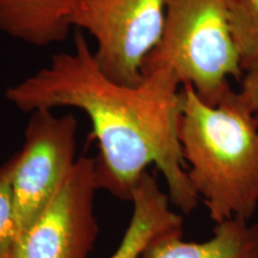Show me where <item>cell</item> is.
<instances>
[{"instance_id": "1", "label": "cell", "mask_w": 258, "mask_h": 258, "mask_svg": "<svg viewBox=\"0 0 258 258\" xmlns=\"http://www.w3.org/2000/svg\"><path fill=\"white\" fill-rule=\"evenodd\" d=\"M137 85L116 83L103 72L83 35L72 51L51 56L49 63L5 97L24 112L79 109L89 116L98 143V189L131 201L134 186L150 165L165 179L170 201L189 214L200 201L190 182L179 141L182 84L165 67L144 71Z\"/></svg>"}, {"instance_id": "2", "label": "cell", "mask_w": 258, "mask_h": 258, "mask_svg": "<svg viewBox=\"0 0 258 258\" xmlns=\"http://www.w3.org/2000/svg\"><path fill=\"white\" fill-rule=\"evenodd\" d=\"M179 141L188 177L215 224L258 208V118L239 91L209 105L182 85Z\"/></svg>"}, {"instance_id": "3", "label": "cell", "mask_w": 258, "mask_h": 258, "mask_svg": "<svg viewBox=\"0 0 258 258\" xmlns=\"http://www.w3.org/2000/svg\"><path fill=\"white\" fill-rule=\"evenodd\" d=\"M165 67L182 85H190L209 105L241 80L228 19L227 0H166L165 24L158 46L147 56L144 71Z\"/></svg>"}, {"instance_id": "4", "label": "cell", "mask_w": 258, "mask_h": 258, "mask_svg": "<svg viewBox=\"0 0 258 258\" xmlns=\"http://www.w3.org/2000/svg\"><path fill=\"white\" fill-rule=\"evenodd\" d=\"M165 11L166 0H83L72 24L93 37L95 57L109 78L137 85L163 35Z\"/></svg>"}, {"instance_id": "5", "label": "cell", "mask_w": 258, "mask_h": 258, "mask_svg": "<svg viewBox=\"0 0 258 258\" xmlns=\"http://www.w3.org/2000/svg\"><path fill=\"white\" fill-rule=\"evenodd\" d=\"M77 128L72 115L31 112L21 151L12 156L17 238L51 202L72 173L77 160Z\"/></svg>"}, {"instance_id": "6", "label": "cell", "mask_w": 258, "mask_h": 258, "mask_svg": "<svg viewBox=\"0 0 258 258\" xmlns=\"http://www.w3.org/2000/svg\"><path fill=\"white\" fill-rule=\"evenodd\" d=\"M96 190V158H78L55 198L17 238L11 258H89L98 233Z\"/></svg>"}, {"instance_id": "7", "label": "cell", "mask_w": 258, "mask_h": 258, "mask_svg": "<svg viewBox=\"0 0 258 258\" xmlns=\"http://www.w3.org/2000/svg\"><path fill=\"white\" fill-rule=\"evenodd\" d=\"M83 0H0V31L35 47L67 38Z\"/></svg>"}, {"instance_id": "8", "label": "cell", "mask_w": 258, "mask_h": 258, "mask_svg": "<svg viewBox=\"0 0 258 258\" xmlns=\"http://www.w3.org/2000/svg\"><path fill=\"white\" fill-rule=\"evenodd\" d=\"M133 214L118 247L110 258H141L161 235L183 231V219L171 209L167 192L148 171L138 180L132 194Z\"/></svg>"}, {"instance_id": "9", "label": "cell", "mask_w": 258, "mask_h": 258, "mask_svg": "<svg viewBox=\"0 0 258 258\" xmlns=\"http://www.w3.org/2000/svg\"><path fill=\"white\" fill-rule=\"evenodd\" d=\"M141 258H258V222L238 218L219 222L205 241H186L183 231L167 233Z\"/></svg>"}, {"instance_id": "10", "label": "cell", "mask_w": 258, "mask_h": 258, "mask_svg": "<svg viewBox=\"0 0 258 258\" xmlns=\"http://www.w3.org/2000/svg\"><path fill=\"white\" fill-rule=\"evenodd\" d=\"M235 51L244 74L258 72V0H227Z\"/></svg>"}, {"instance_id": "11", "label": "cell", "mask_w": 258, "mask_h": 258, "mask_svg": "<svg viewBox=\"0 0 258 258\" xmlns=\"http://www.w3.org/2000/svg\"><path fill=\"white\" fill-rule=\"evenodd\" d=\"M12 175L14 159L11 157L0 165V258H11L17 240Z\"/></svg>"}, {"instance_id": "12", "label": "cell", "mask_w": 258, "mask_h": 258, "mask_svg": "<svg viewBox=\"0 0 258 258\" xmlns=\"http://www.w3.org/2000/svg\"><path fill=\"white\" fill-rule=\"evenodd\" d=\"M239 92L258 118V72L244 74Z\"/></svg>"}]
</instances>
